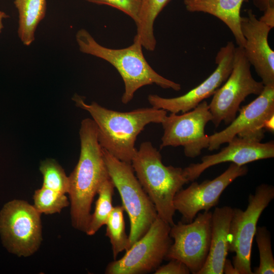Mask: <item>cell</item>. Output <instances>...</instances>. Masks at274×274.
<instances>
[{
	"label": "cell",
	"mask_w": 274,
	"mask_h": 274,
	"mask_svg": "<svg viewBox=\"0 0 274 274\" xmlns=\"http://www.w3.org/2000/svg\"><path fill=\"white\" fill-rule=\"evenodd\" d=\"M80 154L78 162L68 177L71 217L73 226L85 232L91 204L101 184L109 177L102 148L94 121L85 118L79 130Z\"/></svg>",
	"instance_id": "obj_1"
},
{
	"label": "cell",
	"mask_w": 274,
	"mask_h": 274,
	"mask_svg": "<svg viewBox=\"0 0 274 274\" xmlns=\"http://www.w3.org/2000/svg\"><path fill=\"white\" fill-rule=\"evenodd\" d=\"M77 107L88 112L97 129L101 148L117 159L131 163L137 149L135 142L145 127L151 123H161L167 111L154 107L119 112L105 108L92 101L86 104L75 94L72 97Z\"/></svg>",
	"instance_id": "obj_2"
},
{
	"label": "cell",
	"mask_w": 274,
	"mask_h": 274,
	"mask_svg": "<svg viewBox=\"0 0 274 274\" xmlns=\"http://www.w3.org/2000/svg\"><path fill=\"white\" fill-rule=\"evenodd\" d=\"M76 40L81 52L101 58L118 72L124 84L121 97L123 104L129 102L140 88L155 84L164 89H181V85L168 80L155 71L145 58L143 46L135 36L133 43L122 49H111L98 44L85 29L79 30Z\"/></svg>",
	"instance_id": "obj_3"
},
{
	"label": "cell",
	"mask_w": 274,
	"mask_h": 274,
	"mask_svg": "<svg viewBox=\"0 0 274 274\" xmlns=\"http://www.w3.org/2000/svg\"><path fill=\"white\" fill-rule=\"evenodd\" d=\"M135 175L154 204L159 218L170 226L175 223V196L189 182L180 167L166 166L160 152L149 141L143 142L131 162Z\"/></svg>",
	"instance_id": "obj_4"
},
{
	"label": "cell",
	"mask_w": 274,
	"mask_h": 274,
	"mask_svg": "<svg viewBox=\"0 0 274 274\" xmlns=\"http://www.w3.org/2000/svg\"><path fill=\"white\" fill-rule=\"evenodd\" d=\"M110 178L121 197L130 222V247L158 217L155 207L137 179L131 163L121 161L102 149Z\"/></svg>",
	"instance_id": "obj_5"
},
{
	"label": "cell",
	"mask_w": 274,
	"mask_h": 274,
	"mask_svg": "<svg viewBox=\"0 0 274 274\" xmlns=\"http://www.w3.org/2000/svg\"><path fill=\"white\" fill-rule=\"evenodd\" d=\"M274 198V187L258 186L249 195L246 210L233 208L229 233V251L235 253L232 264L238 274H253L251 266L252 243L258 220Z\"/></svg>",
	"instance_id": "obj_6"
},
{
	"label": "cell",
	"mask_w": 274,
	"mask_h": 274,
	"mask_svg": "<svg viewBox=\"0 0 274 274\" xmlns=\"http://www.w3.org/2000/svg\"><path fill=\"white\" fill-rule=\"evenodd\" d=\"M251 65L244 48L235 47L231 72L213 95L209 105L215 127L222 122L229 125L236 117L239 106L246 98L251 94L258 95L263 90L262 82L253 77Z\"/></svg>",
	"instance_id": "obj_7"
},
{
	"label": "cell",
	"mask_w": 274,
	"mask_h": 274,
	"mask_svg": "<svg viewBox=\"0 0 274 274\" xmlns=\"http://www.w3.org/2000/svg\"><path fill=\"white\" fill-rule=\"evenodd\" d=\"M171 226L158 217L146 233L119 259L109 263L107 274H141L155 271L165 257L173 243Z\"/></svg>",
	"instance_id": "obj_8"
},
{
	"label": "cell",
	"mask_w": 274,
	"mask_h": 274,
	"mask_svg": "<svg viewBox=\"0 0 274 274\" xmlns=\"http://www.w3.org/2000/svg\"><path fill=\"white\" fill-rule=\"evenodd\" d=\"M40 215L24 200L5 204L0 213V232L10 252L27 257L37 251L42 241Z\"/></svg>",
	"instance_id": "obj_9"
},
{
	"label": "cell",
	"mask_w": 274,
	"mask_h": 274,
	"mask_svg": "<svg viewBox=\"0 0 274 274\" xmlns=\"http://www.w3.org/2000/svg\"><path fill=\"white\" fill-rule=\"evenodd\" d=\"M212 212L198 213L190 223L182 221L170 227L169 235L173 239L166 260L182 261L190 272L198 274L208 256L211 238Z\"/></svg>",
	"instance_id": "obj_10"
},
{
	"label": "cell",
	"mask_w": 274,
	"mask_h": 274,
	"mask_svg": "<svg viewBox=\"0 0 274 274\" xmlns=\"http://www.w3.org/2000/svg\"><path fill=\"white\" fill-rule=\"evenodd\" d=\"M212 119L209 104L206 100L181 115L170 113L166 115L161 123L163 134L160 149L182 146L186 157H197L202 150L209 147V136L204 130L207 123Z\"/></svg>",
	"instance_id": "obj_11"
},
{
	"label": "cell",
	"mask_w": 274,
	"mask_h": 274,
	"mask_svg": "<svg viewBox=\"0 0 274 274\" xmlns=\"http://www.w3.org/2000/svg\"><path fill=\"white\" fill-rule=\"evenodd\" d=\"M239 114L223 130L209 135L208 150L213 151L235 136L261 142L264 138V124L274 116V84L264 86L262 92L239 109Z\"/></svg>",
	"instance_id": "obj_12"
},
{
	"label": "cell",
	"mask_w": 274,
	"mask_h": 274,
	"mask_svg": "<svg viewBox=\"0 0 274 274\" xmlns=\"http://www.w3.org/2000/svg\"><path fill=\"white\" fill-rule=\"evenodd\" d=\"M248 172L246 165L231 163L220 175L200 183L192 181L189 186L181 189L175 196L174 206L182 216V222L190 223L200 212L209 211L218 204L225 189L236 178Z\"/></svg>",
	"instance_id": "obj_13"
},
{
	"label": "cell",
	"mask_w": 274,
	"mask_h": 274,
	"mask_svg": "<svg viewBox=\"0 0 274 274\" xmlns=\"http://www.w3.org/2000/svg\"><path fill=\"white\" fill-rule=\"evenodd\" d=\"M235 48L231 41L221 47L215 58L217 67L214 71L204 81L186 93L173 98L150 94L148 96L149 102L152 107L170 113H184L193 109L213 95L227 80L232 68Z\"/></svg>",
	"instance_id": "obj_14"
},
{
	"label": "cell",
	"mask_w": 274,
	"mask_h": 274,
	"mask_svg": "<svg viewBox=\"0 0 274 274\" xmlns=\"http://www.w3.org/2000/svg\"><path fill=\"white\" fill-rule=\"evenodd\" d=\"M228 145L216 154L206 155L201 162L192 163L183 169L189 182L197 179L207 168L221 163L230 162L242 166L259 160L274 157V142L261 143L235 136Z\"/></svg>",
	"instance_id": "obj_15"
},
{
	"label": "cell",
	"mask_w": 274,
	"mask_h": 274,
	"mask_svg": "<svg viewBox=\"0 0 274 274\" xmlns=\"http://www.w3.org/2000/svg\"><path fill=\"white\" fill-rule=\"evenodd\" d=\"M242 17L241 29L245 39V55L253 65L264 86L274 84V51L270 48L268 36L272 29L258 19L252 11Z\"/></svg>",
	"instance_id": "obj_16"
},
{
	"label": "cell",
	"mask_w": 274,
	"mask_h": 274,
	"mask_svg": "<svg viewBox=\"0 0 274 274\" xmlns=\"http://www.w3.org/2000/svg\"><path fill=\"white\" fill-rule=\"evenodd\" d=\"M233 209L216 207L212 213L210 250L206 261L198 274H223L229 252V233Z\"/></svg>",
	"instance_id": "obj_17"
},
{
	"label": "cell",
	"mask_w": 274,
	"mask_h": 274,
	"mask_svg": "<svg viewBox=\"0 0 274 274\" xmlns=\"http://www.w3.org/2000/svg\"><path fill=\"white\" fill-rule=\"evenodd\" d=\"M244 0H184L186 10L212 15L224 23L237 46L244 48L245 39L241 29V9Z\"/></svg>",
	"instance_id": "obj_18"
},
{
	"label": "cell",
	"mask_w": 274,
	"mask_h": 274,
	"mask_svg": "<svg viewBox=\"0 0 274 274\" xmlns=\"http://www.w3.org/2000/svg\"><path fill=\"white\" fill-rule=\"evenodd\" d=\"M18 12V35L23 45L29 46L35 41V32L44 18L46 0H14Z\"/></svg>",
	"instance_id": "obj_19"
},
{
	"label": "cell",
	"mask_w": 274,
	"mask_h": 274,
	"mask_svg": "<svg viewBox=\"0 0 274 274\" xmlns=\"http://www.w3.org/2000/svg\"><path fill=\"white\" fill-rule=\"evenodd\" d=\"M171 0H141L139 19L136 23V36L146 50L153 51L156 41L154 23L157 17Z\"/></svg>",
	"instance_id": "obj_20"
},
{
	"label": "cell",
	"mask_w": 274,
	"mask_h": 274,
	"mask_svg": "<svg viewBox=\"0 0 274 274\" xmlns=\"http://www.w3.org/2000/svg\"><path fill=\"white\" fill-rule=\"evenodd\" d=\"M115 186L110 178L100 185L95 202L94 212L91 214L85 233L88 235H94L105 225L114 208L112 204Z\"/></svg>",
	"instance_id": "obj_21"
},
{
	"label": "cell",
	"mask_w": 274,
	"mask_h": 274,
	"mask_svg": "<svg viewBox=\"0 0 274 274\" xmlns=\"http://www.w3.org/2000/svg\"><path fill=\"white\" fill-rule=\"evenodd\" d=\"M124 209L122 206L114 207L106 223V235L109 238L112 246L114 260L123 251L130 247V240L125 231L124 219Z\"/></svg>",
	"instance_id": "obj_22"
},
{
	"label": "cell",
	"mask_w": 274,
	"mask_h": 274,
	"mask_svg": "<svg viewBox=\"0 0 274 274\" xmlns=\"http://www.w3.org/2000/svg\"><path fill=\"white\" fill-rule=\"evenodd\" d=\"M39 169L43 176V186L63 194L68 193V177L56 160L46 159L41 162Z\"/></svg>",
	"instance_id": "obj_23"
},
{
	"label": "cell",
	"mask_w": 274,
	"mask_h": 274,
	"mask_svg": "<svg viewBox=\"0 0 274 274\" xmlns=\"http://www.w3.org/2000/svg\"><path fill=\"white\" fill-rule=\"evenodd\" d=\"M33 207L41 214H52L59 213L67 207L70 202L63 194L42 186L35 191L33 195Z\"/></svg>",
	"instance_id": "obj_24"
},
{
	"label": "cell",
	"mask_w": 274,
	"mask_h": 274,
	"mask_svg": "<svg viewBox=\"0 0 274 274\" xmlns=\"http://www.w3.org/2000/svg\"><path fill=\"white\" fill-rule=\"evenodd\" d=\"M254 236L259 250V264L254 268L253 273H274V258L269 230L265 226L257 227Z\"/></svg>",
	"instance_id": "obj_25"
},
{
	"label": "cell",
	"mask_w": 274,
	"mask_h": 274,
	"mask_svg": "<svg viewBox=\"0 0 274 274\" xmlns=\"http://www.w3.org/2000/svg\"><path fill=\"white\" fill-rule=\"evenodd\" d=\"M90 3L106 5L122 11L137 23L141 6V0H85Z\"/></svg>",
	"instance_id": "obj_26"
},
{
	"label": "cell",
	"mask_w": 274,
	"mask_h": 274,
	"mask_svg": "<svg viewBox=\"0 0 274 274\" xmlns=\"http://www.w3.org/2000/svg\"><path fill=\"white\" fill-rule=\"evenodd\" d=\"M190 271L182 261L176 259H170L166 264L159 266L155 271L154 274H189Z\"/></svg>",
	"instance_id": "obj_27"
},
{
	"label": "cell",
	"mask_w": 274,
	"mask_h": 274,
	"mask_svg": "<svg viewBox=\"0 0 274 274\" xmlns=\"http://www.w3.org/2000/svg\"><path fill=\"white\" fill-rule=\"evenodd\" d=\"M253 4L263 12L269 9H274V0H253Z\"/></svg>",
	"instance_id": "obj_28"
},
{
	"label": "cell",
	"mask_w": 274,
	"mask_h": 274,
	"mask_svg": "<svg viewBox=\"0 0 274 274\" xmlns=\"http://www.w3.org/2000/svg\"><path fill=\"white\" fill-rule=\"evenodd\" d=\"M259 19L272 28L274 27V9H267L264 11V14Z\"/></svg>",
	"instance_id": "obj_29"
},
{
	"label": "cell",
	"mask_w": 274,
	"mask_h": 274,
	"mask_svg": "<svg viewBox=\"0 0 274 274\" xmlns=\"http://www.w3.org/2000/svg\"><path fill=\"white\" fill-rule=\"evenodd\" d=\"M223 273L238 274L233 264L229 259H226L223 267Z\"/></svg>",
	"instance_id": "obj_30"
},
{
	"label": "cell",
	"mask_w": 274,
	"mask_h": 274,
	"mask_svg": "<svg viewBox=\"0 0 274 274\" xmlns=\"http://www.w3.org/2000/svg\"><path fill=\"white\" fill-rule=\"evenodd\" d=\"M273 118L274 116L269 118L266 121L264 124V129L267 130L271 132H273L274 125H273Z\"/></svg>",
	"instance_id": "obj_31"
},
{
	"label": "cell",
	"mask_w": 274,
	"mask_h": 274,
	"mask_svg": "<svg viewBox=\"0 0 274 274\" xmlns=\"http://www.w3.org/2000/svg\"><path fill=\"white\" fill-rule=\"evenodd\" d=\"M8 15L3 11H0V32L3 28V20L8 17Z\"/></svg>",
	"instance_id": "obj_32"
}]
</instances>
